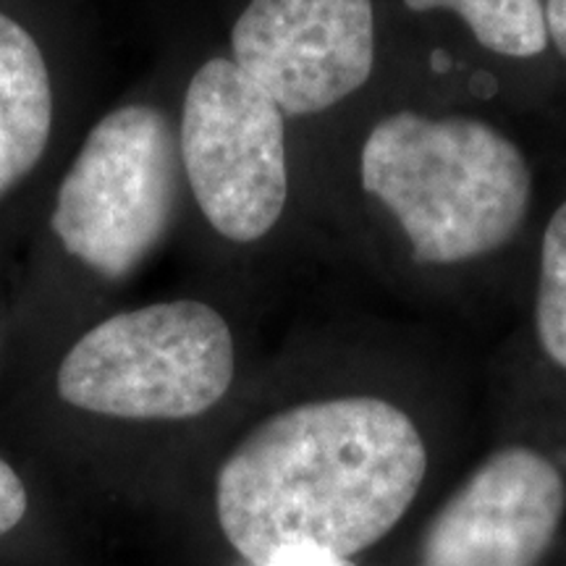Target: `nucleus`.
<instances>
[{"label":"nucleus","mask_w":566,"mask_h":566,"mask_svg":"<svg viewBox=\"0 0 566 566\" xmlns=\"http://www.w3.org/2000/svg\"><path fill=\"white\" fill-rule=\"evenodd\" d=\"M428 449L405 409L378 396L304 401L252 428L218 470L226 541L254 566L286 548L352 558L405 520Z\"/></svg>","instance_id":"obj_1"},{"label":"nucleus","mask_w":566,"mask_h":566,"mask_svg":"<svg viewBox=\"0 0 566 566\" xmlns=\"http://www.w3.org/2000/svg\"><path fill=\"white\" fill-rule=\"evenodd\" d=\"M359 181L396 218L422 265L499 252L533 202L525 153L470 116L399 111L380 118L363 145Z\"/></svg>","instance_id":"obj_2"},{"label":"nucleus","mask_w":566,"mask_h":566,"mask_svg":"<svg viewBox=\"0 0 566 566\" xmlns=\"http://www.w3.org/2000/svg\"><path fill=\"white\" fill-rule=\"evenodd\" d=\"M237 367L226 317L200 300L153 302L92 325L59 367L66 405L113 420L168 422L210 412Z\"/></svg>","instance_id":"obj_3"},{"label":"nucleus","mask_w":566,"mask_h":566,"mask_svg":"<svg viewBox=\"0 0 566 566\" xmlns=\"http://www.w3.org/2000/svg\"><path fill=\"white\" fill-rule=\"evenodd\" d=\"M179 129L153 103H122L97 118L55 192L51 231L63 252L122 281L171 229L181 181Z\"/></svg>","instance_id":"obj_4"},{"label":"nucleus","mask_w":566,"mask_h":566,"mask_svg":"<svg viewBox=\"0 0 566 566\" xmlns=\"http://www.w3.org/2000/svg\"><path fill=\"white\" fill-rule=\"evenodd\" d=\"M179 155L202 218L233 244L268 237L289 202L286 116L229 55H212L187 84Z\"/></svg>","instance_id":"obj_5"},{"label":"nucleus","mask_w":566,"mask_h":566,"mask_svg":"<svg viewBox=\"0 0 566 566\" xmlns=\"http://www.w3.org/2000/svg\"><path fill=\"white\" fill-rule=\"evenodd\" d=\"M375 0H247L229 59L286 118L315 116L365 87L375 69Z\"/></svg>","instance_id":"obj_6"},{"label":"nucleus","mask_w":566,"mask_h":566,"mask_svg":"<svg viewBox=\"0 0 566 566\" xmlns=\"http://www.w3.org/2000/svg\"><path fill=\"white\" fill-rule=\"evenodd\" d=\"M564 512L562 470L533 446H504L438 509L415 566H541Z\"/></svg>","instance_id":"obj_7"},{"label":"nucleus","mask_w":566,"mask_h":566,"mask_svg":"<svg viewBox=\"0 0 566 566\" xmlns=\"http://www.w3.org/2000/svg\"><path fill=\"white\" fill-rule=\"evenodd\" d=\"M55 124V90L34 34L0 11V200L45 158Z\"/></svg>","instance_id":"obj_8"},{"label":"nucleus","mask_w":566,"mask_h":566,"mask_svg":"<svg viewBox=\"0 0 566 566\" xmlns=\"http://www.w3.org/2000/svg\"><path fill=\"white\" fill-rule=\"evenodd\" d=\"M407 11L457 17L488 53L535 59L551 45L543 0H401Z\"/></svg>","instance_id":"obj_9"},{"label":"nucleus","mask_w":566,"mask_h":566,"mask_svg":"<svg viewBox=\"0 0 566 566\" xmlns=\"http://www.w3.org/2000/svg\"><path fill=\"white\" fill-rule=\"evenodd\" d=\"M535 331L546 357L566 370V200L558 205L543 233Z\"/></svg>","instance_id":"obj_10"},{"label":"nucleus","mask_w":566,"mask_h":566,"mask_svg":"<svg viewBox=\"0 0 566 566\" xmlns=\"http://www.w3.org/2000/svg\"><path fill=\"white\" fill-rule=\"evenodd\" d=\"M27 488L17 475V470L0 459V535L11 533L27 514Z\"/></svg>","instance_id":"obj_11"},{"label":"nucleus","mask_w":566,"mask_h":566,"mask_svg":"<svg viewBox=\"0 0 566 566\" xmlns=\"http://www.w3.org/2000/svg\"><path fill=\"white\" fill-rule=\"evenodd\" d=\"M268 566H354L352 558H342L323 548H286Z\"/></svg>","instance_id":"obj_12"},{"label":"nucleus","mask_w":566,"mask_h":566,"mask_svg":"<svg viewBox=\"0 0 566 566\" xmlns=\"http://www.w3.org/2000/svg\"><path fill=\"white\" fill-rule=\"evenodd\" d=\"M546 6V27L548 40L558 55L566 59V0H543Z\"/></svg>","instance_id":"obj_13"}]
</instances>
